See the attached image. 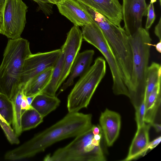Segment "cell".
<instances>
[{"label":"cell","instance_id":"cell-12","mask_svg":"<svg viewBox=\"0 0 161 161\" xmlns=\"http://www.w3.org/2000/svg\"><path fill=\"white\" fill-rule=\"evenodd\" d=\"M101 14L114 24L121 27L122 6L119 0H75Z\"/></svg>","mask_w":161,"mask_h":161},{"label":"cell","instance_id":"cell-16","mask_svg":"<svg viewBox=\"0 0 161 161\" xmlns=\"http://www.w3.org/2000/svg\"><path fill=\"white\" fill-rule=\"evenodd\" d=\"M151 126L150 124L145 122L142 125L137 127V130L130 147L128 154L122 161L136 159L146 154L148 150L149 131Z\"/></svg>","mask_w":161,"mask_h":161},{"label":"cell","instance_id":"cell-29","mask_svg":"<svg viewBox=\"0 0 161 161\" xmlns=\"http://www.w3.org/2000/svg\"><path fill=\"white\" fill-rule=\"evenodd\" d=\"M21 107L22 112L25 110H27L32 108V107L30 105L28 102L26 96L24 94L22 101L21 102Z\"/></svg>","mask_w":161,"mask_h":161},{"label":"cell","instance_id":"cell-2","mask_svg":"<svg viewBox=\"0 0 161 161\" xmlns=\"http://www.w3.org/2000/svg\"><path fill=\"white\" fill-rule=\"evenodd\" d=\"M32 54L29 42L19 37L8 40L0 66V92L12 99L20 85L24 62Z\"/></svg>","mask_w":161,"mask_h":161},{"label":"cell","instance_id":"cell-35","mask_svg":"<svg viewBox=\"0 0 161 161\" xmlns=\"http://www.w3.org/2000/svg\"><path fill=\"white\" fill-rule=\"evenodd\" d=\"M151 125L152 126L155 128L157 132H160L161 130V124L153 122Z\"/></svg>","mask_w":161,"mask_h":161},{"label":"cell","instance_id":"cell-28","mask_svg":"<svg viewBox=\"0 0 161 161\" xmlns=\"http://www.w3.org/2000/svg\"><path fill=\"white\" fill-rule=\"evenodd\" d=\"M38 3L39 7L46 14H49L52 12V6L47 5L42 0H32Z\"/></svg>","mask_w":161,"mask_h":161},{"label":"cell","instance_id":"cell-15","mask_svg":"<svg viewBox=\"0 0 161 161\" xmlns=\"http://www.w3.org/2000/svg\"><path fill=\"white\" fill-rule=\"evenodd\" d=\"M94 54V51L93 50H86L78 53L71 67L69 76L61 87L58 94L72 85L75 78L80 77L88 70Z\"/></svg>","mask_w":161,"mask_h":161},{"label":"cell","instance_id":"cell-27","mask_svg":"<svg viewBox=\"0 0 161 161\" xmlns=\"http://www.w3.org/2000/svg\"><path fill=\"white\" fill-rule=\"evenodd\" d=\"M153 3L150 2L147 6V18L145 25V29L147 30L149 29L155 19Z\"/></svg>","mask_w":161,"mask_h":161},{"label":"cell","instance_id":"cell-10","mask_svg":"<svg viewBox=\"0 0 161 161\" xmlns=\"http://www.w3.org/2000/svg\"><path fill=\"white\" fill-rule=\"evenodd\" d=\"M79 26L74 25L67 33L66 41L60 49L64 56V65L58 87L69 76L73 63L79 53L83 36Z\"/></svg>","mask_w":161,"mask_h":161},{"label":"cell","instance_id":"cell-30","mask_svg":"<svg viewBox=\"0 0 161 161\" xmlns=\"http://www.w3.org/2000/svg\"><path fill=\"white\" fill-rule=\"evenodd\" d=\"M161 136H160L150 142H149L148 145V149L152 150L156 147L160 142Z\"/></svg>","mask_w":161,"mask_h":161},{"label":"cell","instance_id":"cell-5","mask_svg":"<svg viewBox=\"0 0 161 161\" xmlns=\"http://www.w3.org/2000/svg\"><path fill=\"white\" fill-rule=\"evenodd\" d=\"M103 32L115 53L120 68L125 70L132 65V53L128 36L106 17L89 7L79 3Z\"/></svg>","mask_w":161,"mask_h":161},{"label":"cell","instance_id":"cell-4","mask_svg":"<svg viewBox=\"0 0 161 161\" xmlns=\"http://www.w3.org/2000/svg\"><path fill=\"white\" fill-rule=\"evenodd\" d=\"M92 127L76 136L72 142L66 146L58 149L52 155H47L44 160L106 161L101 147V141L95 138Z\"/></svg>","mask_w":161,"mask_h":161},{"label":"cell","instance_id":"cell-17","mask_svg":"<svg viewBox=\"0 0 161 161\" xmlns=\"http://www.w3.org/2000/svg\"><path fill=\"white\" fill-rule=\"evenodd\" d=\"M53 67L48 69L36 75L25 85L24 94L26 97L40 93L48 84Z\"/></svg>","mask_w":161,"mask_h":161},{"label":"cell","instance_id":"cell-1","mask_svg":"<svg viewBox=\"0 0 161 161\" xmlns=\"http://www.w3.org/2000/svg\"><path fill=\"white\" fill-rule=\"evenodd\" d=\"M92 115L69 112L57 122L20 146L7 152L4 158L15 161L29 158L61 140L77 136L91 128Z\"/></svg>","mask_w":161,"mask_h":161},{"label":"cell","instance_id":"cell-22","mask_svg":"<svg viewBox=\"0 0 161 161\" xmlns=\"http://www.w3.org/2000/svg\"><path fill=\"white\" fill-rule=\"evenodd\" d=\"M161 80V65L153 62L148 67L147 70L146 85L143 97L146 102L149 95Z\"/></svg>","mask_w":161,"mask_h":161},{"label":"cell","instance_id":"cell-21","mask_svg":"<svg viewBox=\"0 0 161 161\" xmlns=\"http://www.w3.org/2000/svg\"><path fill=\"white\" fill-rule=\"evenodd\" d=\"M64 65V56L62 53L53 67L51 80L47 86L40 93L51 96H55L59 88L58 85L62 73Z\"/></svg>","mask_w":161,"mask_h":161},{"label":"cell","instance_id":"cell-34","mask_svg":"<svg viewBox=\"0 0 161 161\" xmlns=\"http://www.w3.org/2000/svg\"><path fill=\"white\" fill-rule=\"evenodd\" d=\"M44 2L48 4H56L61 2L62 0H43Z\"/></svg>","mask_w":161,"mask_h":161},{"label":"cell","instance_id":"cell-20","mask_svg":"<svg viewBox=\"0 0 161 161\" xmlns=\"http://www.w3.org/2000/svg\"><path fill=\"white\" fill-rule=\"evenodd\" d=\"M24 85H21L16 94L11 100L13 109V119L12 124L13 129L18 137L19 136L22 132L21 127V104L24 94Z\"/></svg>","mask_w":161,"mask_h":161},{"label":"cell","instance_id":"cell-13","mask_svg":"<svg viewBox=\"0 0 161 161\" xmlns=\"http://www.w3.org/2000/svg\"><path fill=\"white\" fill-rule=\"evenodd\" d=\"M56 5L59 13L74 25L82 27L94 22L80 4L75 0H62Z\"/></svg>","mask_w":161,"mask_h":161},{"label":"cell","instance_id":"cell-9","mask_svg":"<svg viewBox=\"0 0 161 161\" xmlns=\"http://www.w3.org/2000/svg\"><path fill=\"white\" fill-rule=\"evenodd\" d=\"M61 53L60 49L31 54L25 60L20 78L21 85L25 86L38 74L53 67Z\"/></svg>","mask_w":161,"mask_h":161},{"label":"cell","instance_id":"cell-36","mask_svg":"<svg viewBox=\"0 0 161 161\" xmlns=\"http://www.w3.org/2000/svg\"><path fill=\"white\" fill-rule=\"evenodd\" d=\"M151 45L154 46L156 50L159 53H161V41H159V42L155 45Z\"/></svg>","mask_w":161,"mask_h":161},{"label":"cell","instance_id":"cell-6","mask_svg":"<svg viewBox=\"0 0 161 161\" xmlns=\"http://www.w3.org/2000/svg\"><path fill=\"white\" fill-rule=\"evenodd\" d=\"M106 63L102 57L94 64L75 84L69 95L67 107L69 112H76L87 108L91 99L106 72Z\"/></svg>","mask_w":161,"mask_h":161},{"label":"cell","instance_id":"cell-33","mask_svg":"<svg viewBox=\"0 0 161 161\" xmlns=\"http://www.w3.org/2000/svg\"><path fill=\"white\" fill-rule=\"evenodd\" d=\"M92 133L94 135H97L101 133H103L101 128L98 125H93L92 127Z\"/></svg>","mask_w":161,"mask_h":161},{"label":"cell","instance_id":"cell-38","mask_svg":"<svg viewBox=\"0 0 161 161\" xmlns=\"http://www.w3.org/2000/svg\"><path fill=\"white\" fill-rule=\"evenodd\" d=\"M0 119L2 120L3 121L5 122L7 124L6 121V120L4 119L2 116L0 114Z\"/></svg>","mask_w":161,"mask_h":161},{"label":"cell","instance_id":"cell-19","mask_svg":"<svg viewBox=\"0 0 161 161\" xmlns=\"http://www.w3.org/2000/svg\"><path fill=\"white\" fill-rule=\"evenodd\" d=\"M161 81L155 87L149 95L146 102L144 120L151 125L154 122L161 101Z\"/></svg>","mask_w":161,"mask_h":161},{"label":"cell","instance_id":"cell-11","mask_svg":"<svg viewBox=\"0 0 161 161\" xmlns=\"http://www.w3.org/2000/svg\"><path fill=\"white\" fill-rule=\"evenodd\" d=\"M122 6L124 29L128 36H131L142 27L147 6L146 0H123Z\"/></svg>","mask_w":161,"mask_h":161},{"label":"cell","instance_id":"cell-26","mask_svg":"<svg viewBox=\"0 0 161 161\" xmlns=\"http://www.w3.org/2000/svg\"><path fill=\"white\" fill-rule=\"evenodd\" d=\"M135 108V119L137 127L142 125L144 123V116L146 110V101L143 98L140 104Z\"/></svg>","mask_w":161,"mask_h":161},{"label":"cell","instance_id":"cell-3","mask_svg":"<svg viewBox=\"0 0 161 161\" xmlns=\"http://www.w3.org/2000/svg\"><path fill=\"white\" fill-rule=\"evenodd\" d=\"M132 53V70L130 99L132 102L143 97L152 39L148 30L142 27L128 36Z\"/></svg>","mask_w":161,"mask_h":161},{"label":"cell","instance_id":"cell-24","mask_svg":"<svg viewBox=\"0 0 161 161\" xmlns=\"http://www.w3.org/2000/svg\"><path fill=\"white\" fill-rule=\"evenodd\" d=\"M0 114L10 125L13 119V109L11 101L4 94L0 92Z\"/></svg>","mask_w":161,"mask_h":161},{"label":"cell","instance_id":"cell-32","mask_svg":"<svg viewBox=\"0 0 161 161\" xmlns=\"http://www.w3.org/2000/svg\"><path fill=\"white\" fill-rule=\"evenodd\" d=\"M5 0H0V27L3 21V14Z\"/></svg>","mask_w":161,"mask_h":161},{"label":"cell","instance_id":"cell-14","mask_svg":"<svg viewBox=\"0 0 161 161\" xmlns=\"http://www.w3.org/2000/svg\"><path fill=\"white\" fill-rule=\"evenodd\" d=\"M99 123L108 146H112L118 138L121 126L120 114L106 108L102 112Z\"/></svg>","mask_w":161,"mask_h":161},{"label":"cell","instance_id":"cell-8","mask_svg":"<svg viewBox=\"0 0 161 161\" xmlns=\"http://www.w3.org/2000/svg\"><path fill=\"white\" fill-rule=\"evenodd\" d=\"M28 8L22 0H5L0 33L10 39L20 37L26 23Z\"/></svg>","mask_w":161,"mask_h":161},{"label":"cell","instance_id":"cell-25","mask_svg":"<svg viewBox=\"0 0 161 161\" xmlns=\"http://www.w3.org/2000/svg\"><path fill=\"white\" fill-rule=\"evenodd\" d=\"M0 125L3 130L8 142L12 144H18L19 141L13 129L10 125L0 119Z\"/></svg>","mask_w":161,"mask_h":161},{"label":"cell","instance_id":"cell-23","mask_svg":"<svg viewBox=\"0 0 161 161\" xmlns=\"http://www.w3.org/2000/svg\"><path fill=\"white\" fill-rule=\"evenodd\" d=\"M43 118L33 108L22 112L21 127L23 131L36 127L43 121Z\"/></svg>","mask_w":161,"mask_h":161},{"label":"cell","instance_id":"cell-18","mask_svg":"<svg viewBox=\"0 0 161 161\" xmlns=\"http://www.w3.org/2000/svg\"><path fill=\"white\" fill-rule=\"evenodd\" d=\"M60 101L56 96L40 93L36 96L31 106L44 118L56 109Z\"/></svg>","mask_w":161,"mask_h":161},{"label":"cell","instance_id":"cell-7","mask_svg":"<svg viewBox=\"0 0 161 161\" xmlns=\"http://www.w3.org/2000/svg\"><path fill=\"white\" fill-rule=\"evenodd\" d=\"M81 27L83 39L97 49L108 64L112 76L114 93L124 95L130 98V93L125 84L117 58L102 31L94 22Z\"/></svg>","mask_w":161,"mask_h":161},{"label":"cell","instance_id":"cell-37","mask_svg":"<svg viewBox=\"0 0 161 161\" xmlns=\"http://www.w3.org/2000/svg\"><path fill=\"white\" fill-rule=\"evenodd\" d=\"M37 94L31 96L26 97L28 103L30 105H31L32 102Z\"/></svg>","mask_w":161,"mask_h":161},{"label":"cell","instance_id":"cell-31","mask_svg":"<svg viewBox=\"0 0 161 161\" xmlns=\"http://www.w3.org/2000/svg\"><path fill=\"white\" fill-rule=\"evenodd\" d=\"M161 18H160L159 20L155 26L154 29V33L158 38L159 41H161Z\"/></svg>","mask_w":161,"mask_h":161}]
</instances>
